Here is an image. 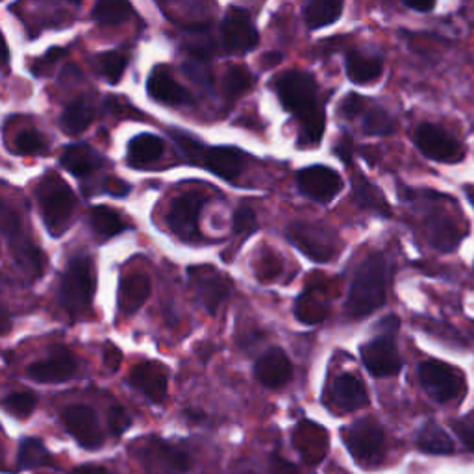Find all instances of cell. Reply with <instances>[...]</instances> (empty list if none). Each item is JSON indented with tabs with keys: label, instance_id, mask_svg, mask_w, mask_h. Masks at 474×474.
<instances>
[{
	"label": "cell",
	"instance_id": "94428289",
	"mask_svg": "<svg viewBox=\"0 0 474 474\" xmlns=\"http://www.w3.org/2000/svg\"><path fill=\"white\" fill-rule=\"evenodd\" d=\"M0 469H5V461H3V452H0Z\"/></svg>",
	"mask_w": 474,
	"mask_h": 474
},
{
	"label": "cell",
	"instance_id": "d6986e66",
	"mask_svg": "<svg viewBox=\"0 0 474 474\" xmlns=\"http://www.w3.org/2000/svg\"><path fill=\"white\" fill-rule=\"evenodd\" d=\"M150 296V280L143 273H128L119 282L117 305L122 315L136 314Z\"/></svg>",
	"mask_w": 474,
	"mask_h": 474
},
{
	"label": "cell",
	"instance_id": "7bdbcfd3",
	"mask_svg": "<svg viewBox=\"0 0 474 474\" xmlns=\"http://www.w3.org/2000/svg\"><path fill=\"white\" fill-rule=\"evenodd\" d=\"M257 227V219H256V213L252 208L248 206H241L236 213H234V221H232V228L234 234L237 236H248L256 230Z\"/></svg>",
	"mask_w": 474,
	"mask_h": 474
},
{
	"label": "cell",
	"instance_id": "db71d44e",
	"mask_svg": "<svg viewBox=\"0 0 474 474\" xmlns=\"http://www.w3.org/2000/svg\"><path fill=\"white\" fill-rule=\"evenodd\" d=\"M402 3H404L408 8H411V10H415V12H421V14L432 12L434 6H436V0H402Z\"/></svg>",
	"mask_w": 474,
	"mask_h": 474
},
{
	"label": "cell",
	"instance_id": "f5cc1de1",
	"mask_svg": "<svg viewBox=\"0 0 474 474\" xmlns=\"http://www.w3.org/2000/svg\"><path fill=\"white\" fill-rule=\"evenodd\" d=\"M104 189H106V193H110L113 197H124V195H128V191H131V186L117 179H108L104 184Z\"/></svg>",
	"mask_w": 474,
	"mask_h": 474
},
{
	"label": "cell",
	"instance_id": "11a10c76",
	"mask_svg": "<svg viewBox=\"0 0 474 474\" xmlns=\"http://www.w3.org/2000/svg\"><path fill=\"white\" fill-rule=\"evenodd\" d=\"M335 152H337L344 161L349 163V161H351V156H353V143H351V140L344 138L341 143H337Z\"/></svg>",
	"mask_w": 474,
	"mask_h": 474
},
{
	"label": "cell",
	"instance_id": "e0dca14e",
	"mask_svg": "<svg viewBox=\"0 0 474 474\" xmlns=\"http://www.w3.org/2000/svg\"><path fill=\"white\" fill-rule=\"evenodd\" d=\"M128 382L138 392H141L147 399L160 404L167 397V383H169V372L167 369L158 362H145L136 365L131 374H128Z\"/></svg>",
	"mask_w": 474,
	"mask_h": 474
},
{
	"label": "cell",
	"instance_id": "f1b7e54d",
	"mask_svg": "<svg viewBox=\"0 0 474 474\" xmlns=\"http://www.w3.org/2000/svg\"><path fill=\"white\" fill-rule=\"evenodd\" d=\"M428 234L432 237L434 247L441 250H452L456 248L461 234L456 230V227L450 223L445 213H432L428 219Z\"/></svg>",
	"mask_w": 474,
	"mask_h": 474
},
{
	"label": "cell",
	"instance_id": "74e56055",
	"mask_svg": "<svg viewBox=\"0 0 474 474\" xmlns=\"http://www.w3.org/2000/svg\"><path fill=\"white\" fill-rule=\"evenodd\" d=\"M354 197L362 208L382 211V213H390V208H387V202L380 189H376L367 179L356 177L354 179Z\"/></svg>",
	"mask_w": 474,
	"mask_h": 474
},
{
	"label": "cell",
	"instance_id": "ac0fdd59",
	"mask_svg": "<svg viewBox=\"0 0 474 474\" xmlns=\"http://www.w3.org/2000/svg\"><path fill=\"white\" fill-rule=\"evenodd\" d=\"M198 165L206 167L215 177L234 182L245 169V154L236 147H206Z\"/></svg>",
	"mask_w": 474,
	"mask_h": 474
},
{
	"label": "cell",
	"instance_id": "9c48e42d",
	"mask_svg": "<svg viewBox=\"0 0 474 474\" xmlns=\"http://www.w3.org/2000/svg\"><path fill=\"white\" fill-rule=\"evenodd\" d=\"M206 204L200 193H184L170 204L167 223L169 228L184 241H193L198 237V218Z\"/></svg>",
	"mask_w": 474,
	"mask_h": 474
},
{
	"label": "cell",
	"instance_id": "ab89813d",
	"mask_svg": "<svg viewBox=\"0 0 474 474\" xmlns=\"http://www.w3.org/2000/svg\"><path fill=\"white\" fill-rule=\"evenodd\" d=\"M95 63H97V69H99L101 76L106 82L119 83L122 74H124V69L128 65V58H126V54H122L119 51H108V53L99 54Z\"/></svg>",
	"mask_w": 474,
	"mask_h": 474
},
{
	"label": "cell",
	"instance_id": "60d3db41",
	"mask_svg": "<svg viewBox=\"0 0 474 474\" xmlns=\"http://www.w3.org/2000/svg\"><path fill=\"white\" fill-rule=\"evenodd\" d=\"M35 404H37V399L30 392L10 393L6 399H3V402H0V406L17 419H28L34 413Z\"/></svg>",
	"mask_w": 474,
	"mask_h": 474
},
{
	"label": "cell",
	"instance_id": "7c38bea8",
	"mask_svg": "<svg viewBox=\"0 0 474 474\" xmlns=\"http://www.w3.org/2000/svg\"><path fill=\"white\" fill-rule=\"evenodd\" d=\"M419 380L424 392L438 402L452 401L461 390V378L441 362H426L419 367Z\"/></svg>",
	"mask_w": 474,
	"mask_h": 474
},
{
	"label": "cell",
	"instance_id": "91938a15",
	"mask_svg": "<svg viewBox=\"0 0 474 474\" xmlns=\"http://www.w3.org/2000/svg\"><path fill=\"white\" fill-rule=\"evenodd\" d=\"M8 60V47H6V39H5V35L3 34H0V62H6Z\"/></svg>",
	"mask_w": 474,
	"mask_h": 474
},
{
	"label": "cell",
	"instance_id": "2e32d148",
	"mask_svg": "<svg viewBox=\"0 0 474 474\" xmlns=\"http://www.w3.org/2000/svg\"><path fill=\"white\" fill-rule=\"evenodd\" d=\"M362 360L374 376H393L402 367L395 343L387 337L365 343L362 347Z\"/></svg>",
	"mask_w": 474,
	"mask_h": 474
},
{
	"label": "cell",
	"instance_id": "680465c9",
	"mask_svg": "<svg viewBox=\"0 0 474 474\" xmlns=\"http://www.w3.org/2000/svg\"><path fill=\"white\" fill-rule=\"evenodd\" d=\"M280 62H282V54L280 53H269V54L264 56V65L266 67H273V65H276Z\"/></svg>",
	"mask_w": 474,
	"mask_h": 474
},
{
	"label": "cell",
	"instance_id": "7a4b0ae2",
	"mask_svg": "<svg viewBox=\"0 0 474 474\" xmlns=\"http://www.w3.org/2000/svg\"><path fill=\"white\" fill-rule=\"evenodd\" d=\"M385 260L382 254L369 256L360 267L347 300V314L363 317L380 308L385 300Z\"/></svg>",
	"mask_w": 474,
	"mask_h": 474
},
{
	"label": "cell",
	"instance_id": "7402d4cb",
	"mask_svg": "<svg viewBox=\"0 0 474 474\" xmlns=\"http://www.w3.org/2000/svg\"><path fill=\"white\" fill-rule=\"evenodd\" d=\"M62 163L71 175L78 179H85L93 175V172L102 165V156L90 145L74 143L63 150Z\"/></svg>",
	"mask_w": 474,
	"mask_h": 474
},
{
	"label": "cell",
	"instance_id": "44dd1931",
	"mask_svg": "<svg viewBox=\"0 0 474 474\" xmlns=\"http://www.w3.org/2000/svg\"><path fill=\"white\" fill-rule=\"evenodd\" d=\"M254 372L266 387L276 390L291 380L293 365L282 349H271L257 360Z\"/></svg>",
	"mask_w": 474,
	"mask_h": 474
},
{
	"label": "cell",
	"instance_id": "277c9868",
	"mask_svg": "<svg viewBox=\"0 0 474 474\" xmlns=\"http://www.w3.org/2000/svg\"><path fill=\"white\" fill-rule=\"evenodd\" d=\"M97 289V271L92 257L78 256L69 262L60 282V305L71 314L88 312Z\"/></svg>",
	"mask_w": 474,
	"mask_h": 474
},
{
	"label": "cell",
	"instance_id": "4fadbf2b",
	"mask_svg": "<svg viewBox=\"0 0 474 474\" xmlns=\"http://www.w3.org/2000/svg\"><path fill=\"white\" fill-rule=\"evenodd\" d=\"M221 35L225 47L230 53H250L257 47L260 43V35H257L248 14L239 8H230L227 17L221 24Z\"/></svg>",
	"mask_w": 474,
	"mask_h": 474
},
{
	"label": "cell",
	"instance_id": "30bf717a",
	"mask_svg": "<svg viewBox=\"0 0 474 474\" xmlns=\"http://www.w3.org/2000/svg\"><path fill=\"white\" fill-rule=\"evenodd\" d=\"M63 424L67 432L80 447L95 450L104 443V432L97 413L90 406H71L63 411Z\"/></svg>",
	"mask_w": 474,
	"mask_h": 474
},
{
	"label": "cell",
	"instance_id": "bcb514c9",
	"mask_svg": "<svg viewBox=\"0 0 474 474\" xmlns=\"http://www.w3.org/2000/svg\"><path fill=\"white\" fill-rule=\"evenodd\" d=\"M186 73L189 74V78H193L197 83L200 85H211V73L208 69V65L204 63V58H193L184 65Z\"/></svg>",
	"mask_w": 474,
	"mask_h": 474
},
{
	"label": "cell",
	"instance_id": "836d02e7",
	"mask_svg": "<svg viewBox=\"0 0 474 474\" xmlns=\"http://www.w3.org/2000/svg\"><path fill=\"white\" fill-rule=\"evenodd\" d=\"M419 447L428 454H452L454 443L450 436L445 432L443 428L436 424H428L421 436H419Z\"/></svg>",
	"mask_w": 474,
	"mask_h": 474
},
{
	"label": "cell",
	"instance_id": "5b68a950",
	"mask_svg": "<svg viewBox=\"0 0 474 474\" xmlns=\"http://www.w3.org/2000/svg\"><path fill=\"white\" fill-rule=\"evenodd\" d=\"M131 450L147 474H184L189 470L188 454L160 438H145Z\"/></svg>",
	"mask_w": 474,
	"mask_h": 474
},
{
	"label": "cell",
	"instance_id": "4dcf8cb0",
	"mask_svg": "<svg viewBox=\"0 0 474 474\" xmlns=\"http://www.w3.org/2000/svg\"><path fill=\"white\" fill-rule=\"evenodd\" d=\"M90 225H92L93 232L102 239L119 236L124 230V223L121 219V215L108 206H95L90 211Z\"/></svg>",
	"mask_w": 474,
	"mask_h": 474
},
{
	"label": "cell",
	"instance_id": "3957f363",
	"mask_svg": "<svg viewBox=\"0 0 474 474\" xmlns=\"http://www.w3.org/2000/svg\"><path fill=\"white\" fill-rule=\"evenodd\" d=\"M37 202L43 223H45L49 234L53 237L63 236L73 221L76 206V198L71 188L58 175L51 172L37 186Z\"/></svg>",
	"mask_w": 474,
	"mask_h": 474
},
{
	"label": "cell",
	"instance_id": "f35d334b",
	"mask_svg": "<svg viewBox=\"0 0 474 474\" xmlns=\"http://www.w3.org/2000/svg\"><path fill=\"white\" fill-rule=\"evenodd\" d=\"M12 150L19 156H39L49 152V143L35 128H26L15 136Z\"/></svg>",
	"mask_w": 474,
	"mask_h": 474
},
{
	"label": "cell",
	"instance_id": "ee69618b",
	"mask_svg": "<svg viewBox=\"0 0 474 474\" xmlns=\"http://www.w3.org/2000/svg\"><path fill=\"white\" fill-rule=\"evenodd\" d=\"M108 426L113 436H122L126 430L132 426L131 415L126 413V410L122 406H113L108 413Z\"/></svg>",
	"mask_w": 474,
	"mask_h": 474
},
{
	"label": "cell",
	"instance_id": "f907efd6",
	"mask_svg": "<svg viewBox=\"0 0 474 474\" xmlns=\"http://www.w3.org/2000/svg\"><path fill=\"white\" fill-rule=\"evenodd\" d=\"M269 465H271V474H300L293 463H289L280 456H273Z\"/></svg>",
	"mask_w": 474,
	"mask_h": 474
},
{
	"label": "cell",
	"instance_id": "681fc988",
	"mask_svg": "<svg viewBox=\"0 0 474 474\" xmlns=\"http://www.w3.org/2000/svg\"><path fill=\"white\" fill-rule=\"evenodd\" d=\"M458 438L470 449L474 450V419H461L454 426Z\"/></svg>",
	"mask_w": 474,
	"mask_h": 474
},
{
	"label": "cell",
	"instance_id": "7dc6e473",
	"mask_svg": "<svg viewBox=\"0 0 474 474\" xmlns=\"http://www.w3.org/2000/svg\"><path fill=\"white\" fill-rule=\"evenodd\" d=\"M67 54V51L63 49H51L45 56H43L41 60H37L34 65H32V71L35 73V76H43L53 71V67Z\"/></svg>",
	"mask_w": 474,
	"mask_h": 474
},
{
	"label": "cell",
	"instance_id": "6f0895ef",
	"mask_svg": "<svg viewBox=\"0 0 474 474\" xmlns=\"http://www.w3.org/2000/svg\"><path fill=\"white\" fill-rule=\"evenodd\" d=\"M12 330V319L6 312L0 310V335H5Z\"/></svg>",
	"mask_w": 474,
	"mask_h": 474
},
{
	"label": "cell",
	"instance_id": "5bb4252c",
	"mask_svg": "<svg viewBox=\"0 0 474 474\" xmlns=\"http://www.w3.org/2000/svg\"><path fill=\"white\" fill-rule=\"evenodd\" d=\"M298 189L317 202H330L341 189L343 180L337 172L324 165L306 167L296 175Z\"/></svg>",
	"mask_w": 474,
	"mask_h": 474
},
{
	"label": "cell",
	"instance_id": "4316f807",
	"mask_svg": "<svg viewBox=\"0 0 474 474\" xmlns=\"http://www.w3.org/2000/svg\"><path fill=\"white\" fill-rule=\"evenodd\" d=\"M158 6L167 14V17L175 19L186 17L193 21V26H200L202 17L209 14L213 3L211 0H156Z\"/></svg>",
	"mask_w": 474,
	"mask_h": 474
},
{
	"label": "cell",
	"instance_id": "1f68e13d",
	"mask_svg": "<svg viewBox=\"0 0 474 474\" xmlns=\"http://www.w3.org/2000/svg\"><path fill=\"white\" fill-rule=\"evenodd\" d=\"M362 128L369 136H390L395 132V121L380 106H365L360 113Z\"/></svg>",
	"mask_w": 474,
	"mask_h": 474
},
{
	"label": "cell",
	"instance_id": "ba28073f",
	"mask_svg": "<svg viewBox=\"0 0 474 474\" xmlns=\"http://www.w3.org/2000/svg\"><path fill=\"white\" fill-rule=\"evenodd\" d=\"M344 445L360 463L372 465L382 456L383 430L372 419H360L344 430Z\"/></svg>",
	"mask_w": 474,
	"mask_h": 474
},
{
	"label": "cell",
	"instance_id": "484cf974",
	"mask_svg": "<svg viewBox=\"0 0 474 474\" xmlns=\"http://www.w3.org/2000/svg\"><path fill=\"white\" fill-rule=\"evenodd\" d=\"M163 140L154 134H140L128 143V163L132 167H145L158 161L163 154Z\"/></svg>",
	"mask_w": 474,
	"mask_h": 474
},
{
	"label": "cell",
	"instance_id": "52a82bcc",
	"mask_svg": "<svg viewBox=\"0 0 474 474\" xmlns=\"http://www.w3.org/2000/svg\"><path fill=\"white\" fill-rule=\"evenodd\" d=\"M415 145L417 149L430 160L443 161V163H458L463 160L465 150L461 143L450 136L441 126L424 122L417 126L415 131Z\"/></svg>",
	"mask_w": 474,
	"mask_h": 474
},
{
	"label": "cell",
	"instance_id": "d4e9b609",
	"mask_svg": "<svg viewBox=\"0 0 474 474\" xmlns=\"http://www.w3.org/2000/svg\"><path fill=\"white\" fill-rule=\"evenodd\" d=\"M93 117H95V110H93L92 101L80 97L63 110L62 117H60V126L65 134L78 136L92 124Z\"/></svg>",
	"mask_w": 474,
	"mask_h": 474
},
{
	"label": "cell",
	"instance_id": "b9f144b4",
	"mask_svg": "<svg viewBox=\"0 0 474 474\" xmlns=\"http://www.w3.org/2000/svg\"><path fill=\"white\" fill-rule=\"evenodd\" d=\"M170 138L172 141H175L177 149L180 150V154L184 156L186 161L193 163V165H198L200 163V158H202V152H204V145L200 141H197L195 138H191L188 132H180V131H172L170 132Z\"/></svg>",
	"mask_w": 474,
	"mask_h": 474
},
{
	"label": "cell",
	"instance_id": "f6af8a7d",
	"mask_svg": "<svg viewBox=\"0 0 474 474\" xmlns=\"http://www.w3.org/2000/svg\"><path fill=\"white\" fill-rule=\"evenodd\" d=\"M296 315L300 317V321H306V323H317L323 321V317L326 315V312H321V305H317L315 300H310L308 296L303 298L296 306Z\"/></svg>",
	"mask_w": 474,
	"mask_h": 474
},
{
	"label": "cell",
	"instance_id": "83f0119b",
	"mask_svg": "<svg viewBox=\"0 0 474 474\" xmlns=\"http://www.w3.org/2000/svg\"><path fill=\"white\" fill-rule=\"evenodd\" d=\"M341 12H343V0H310L305 10L306 24L312 30L324 28L335 23L341 17Z\"/></svg>",
	"mask_w": 474,
	"mask_h": 474
},
{
	"label": "cell",
	"instance_id": "d6a6232c",
	"mask_svg": "<svg viewBox=\"0 0 474 474\" xmlns=\"http://www.w3.org/2000/svg\"><path fill=\"white\" fill-rule=\"evenodd\" d=\"M54 465V459L47 447L39 440L26 438L21 441L19 447V467L23 469H37V467H49Z\"/></svg>",
	"mask_w": 474,
	"mask_h": 474
},
{
	"label": "cell",
	"instance_id": "6da1fadb",
	"mask_svg": "<svg viewBox=\"0 0 474 474\" xmlns=\"http://www.w3.org/2000/svg\"><path fill=\"white\" fill-rule=\"evenodd\" d=\"M275 90L282 106L300 124V145L310 147L321 143L326 117L314 76L300 71L284 73L276 78Z\"/></svg>",
	"mask_w": 474,
	"mask_h": 474
},
{
	"label": "cell",
	"instance_id": "d590c367",
	"mask_svg": "<svg viewBox=\"0 0 474 474\" xmlns=\"http://www.w3.org/2000/svg\"><path fill=\"white\" fill-rule=\"evenodd\" d=\"M254 83L252 73L245 65H234L227 71L223 78V92L228 99H237L250 92Z\"/></svg>",
	"mask_w": 474,
	"mask_h": 474
},
{
	"label": "cell",
	"instance_id": "8fae6325",
	"mask_svg": "<svg viewBox=\"0 0 474 474\" xmlns=\"http://www.w3.org/2000/svg\"><path fill=\"white\" fill-rule=\"evenodd\" d=\"M189 278L198 300L209 314L218 312L223 300L232 291V282L223 273L211 267H193L189 269Z\"/></svg>",
	"mask_w": 474,
	"mask_h": 474
},
{
	"label": "cell",
	"instance_id": "8d00e7d4",
	"mask_svg": "<svg viewBox=\"0 0 474 474\" xmlns=\"http://www.w3.org/2000/svg\"><path fill=\"white\" fill-rule=\"evenodd\" d=\"M0 230L6 234L12 247L26 241L23 237V221L17 209L5 198H0Z\"/></svg>",
	"mask_w": 474,
	"mask_h": 474
},
{
	"label": "cell",
	"instance_id": "603a6c76",
	"mask_svg": "<svg viewBox=\"0 0 474 474\" xmlns=\"http://www.w3.org/2000/svg\"><path fill=\"white\" fill-rule=\"evenodd\" d=\"M332 399L344 410H358L369 402L363 383L353 374H341L335 378L332 385Z\"/></svg>",
	"mask_w": 474,
	"mask_h": 474
},
{
	"label": "cell",
	"instance_id": "c3c4849f",
	"mask_svg": "<svg viewBox=\"0 0 474 474\" xmlns=\"http://www.w3.org/2000/svg\"><path fill=\"white\" fill-rule=\"evenodd\" d=\"M367 99H362L360 95H349V97H344L341 106H339V111L344 115V117H349V119H354V117H360V113L363 111V108L367 106Z\"/></svg>",
	"mask_w": 474,
	"mask_h": 474
},
{
	"label": "cell",
	"instance_id": "f546056e",
	"mask_svg": "<svg viewBox=\"0 0 474 474\" xmlns=\"http://www.w3.org/2000/svg\"><path fill=\"white\" fill-rule=\"evenodd\" d=\"M134 10L128 0H97L93 19L104 26H117L132 17Z\"/></svg>",
	"mask_w": 474,
	"mask_h": 474
},
{
	"label": "cell",
	"instance_id": "9f6ffc18",
	"mask_svg": "<svg viewBox=\"0 0 474 474\" xmlns=\"http://www.w3.org/2000/svg\"><path fill=\"white\" fill-rule=\"evenodd\" d=\"M71 474H108V470H106L104 467H101V465L90 463V465H80V467H76Z\"/></svg>",
	"mask_w": 474,
	"mask_h": 474
},
{
	"label": "cell",
	"instance_id": "816d5d0a",
	"mask_svg": "<svg viewBox=\"0 0 474 474\" xmlns=\"http://www.w3.org/2000/svg\"><path fill=\"white\" fill-rule=\"evenodd\" d=\"M121 360H122V356H121L119 349H115L111 343H108L106 349H104V365L108 367V371L115 372L121 365Z\"/></svg>",
	"mask_w": 474,
	"mask_h": 474
},
{
	"label": "cell",
	"instance_id": "ffe728a7",
	"mask_svg": "<svg viewBox=\"0 0 474 474\" xmlns=\"http://www.w3.org/2000/svg\"><path fill=\"white\" fill-rule=\"evenodd\" d=\"M147 90H149V95L154 101L167 104V106H184V104H189L193 101L184 85H180L161 67L154 69L152 74L149 76Z\"/></svg>",
	"mask_w": 474,
	"mask_h": 474
},
{
	"label": "cell",
	"instance_id": "cb8c5ba5",
	"mask_svg": "<svg viewBox=\"0 0 474 474\" xmlns=\"http://www.w3.org/2000/svg\"><path fill=\"white\" fill-rule=\"evenodd\" d=\"M383 62L378 56H367L363 53H349L347 60H344V71L351 82L362 85V83H371L382 76Z\"/></svg>",
	"mask_w": 474,
	"mask_h": 474
},
{
	"label": "cell",
	"instance_id": "e575fe53",
	"mask_svg": "<svg viewBox=\"0 0 474 474\" xmlns=\"http://www.w3.org/2000/svg\"><path fill=\"white\" fill-rule=\"evenodd\" d=\"M321 432H323L321 428L308 426V424H303L296 430V445H298L300 452H303V456H306L308 461H310V454H314V461H317L324 456L326 445H323V443L319 445V441H326V436L323 434L319 438Z\"/></svg>",
	"mask_w": 474,
	"mask_h": 474
},
{
	"label": "cell",
	"instance_id": "8992f818",
	"mask_svg": "<svg viewBox=\"0 0 474 474\" xmlns=\"http://www.w3.org/2000/svg\"><path fill=\"white\" fill-rule=\"evenodd\" d=\"M287 237L314 262H330L339 248L335 232L310 223H293L287 228Z\"/></svg>",
	"mask_w": 474,
	"mask_h": 474
},
{
	"label": "cell",
	"instance_id": "9a60e30c",
	"mask_svg": "<svg viewBox=\"0 0 474 474\" xmlns=\"http://www.w3.org/2000/svg\"><path fill=\"white\" fill-rule=\"evenodd\" d=\"M78 371L76 358L63 347H54L49 358L39 360L28 367V376L39 383L67 382Z\"/></svg>",
	"mask_w": 474,
	"mask_h": 474
}]
</instances>
